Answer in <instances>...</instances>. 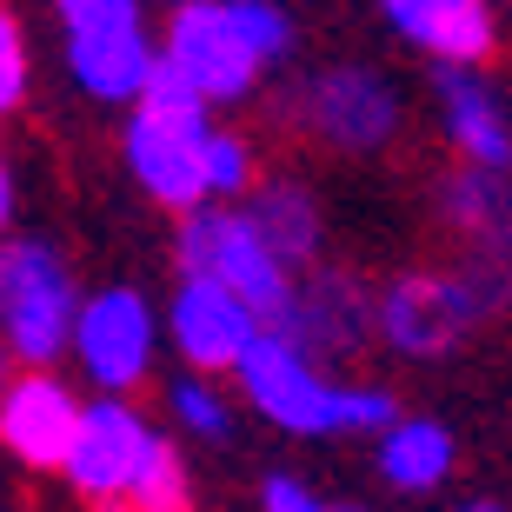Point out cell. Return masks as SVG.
<instances>
[{
    "instance_id": "6da1fadb",
    "label": "cell",
    "mask_w": 512,
    "mask_h": 512,
    "mask_svg": "<svg viewBox=\"0 0 512 512\" xmlns=\"http://www.w3.org/2000/svg\"><path fill=\"white\" fill-rule=\"evenodd\" d=\"M512 293L506 266H466V273H406L373 300V333L406 360H446L466 333Z\"/></svg>"
},
{
    "instance_id": "7a4b0ae2",
    "label": "cell",
    "mask_w": 512,
    "mask_h": 512,
    "mask_svg": "<svg viewBox=\"0 0 512 512\" xmlns=\"http://www.w3.org/2000/svg\"><path fill=\"white\" fill-rule=\"evenodd\" d=\"M173 260H180V280H207L220 293H233L240 306L260 313V326H280L286 306H293V266L266 247L253 220L240 207H200L180 220V240H173Z\"/></svg>"
},
{
    "instance_id": "3957f363",
    "label": "cell",
    "mask_w": 512,
    "mask_h": 512,
    "mask_svg": "<svg viewBox=\"0 0 512 512\" xmlns=\"http://www.w3.org/2000/svg\"><path fill=\"white\" fill-rule=\"evenodd\" d=\"M80 286L54 240H0V346L14 366H54L74 340Z\"/></svg>"
},
{
    "instance_id": "277c9868",
    "label": "cell",
    "mask_w": 512,
    "mask_h": 512,
    "mask_svg": "<svg viewBox=\"0 0 512 512\" xmlns=\"http://www.w3.org/2000/svg\"><path fill=\"white\" fill-rule=\"evenodd\" d=\"M54 20H60L67 74L80 80V94L107 100V107H133L153 54H160L140 0H54Z\"/></svg>"
},
{
    "instance_id": "5b68a950",
    "label": "cell",
    "mask_w": 512,
    "mask_h": 512,
    "mask_svg": "<svg viewBox=\"0 0 512 512\" xmlns=\"http://www.w3.org/2000/svg\"><path fill=\"white\" fill-rule=\"evenodd\" d=\"M233 380H240V399L280 433H306V439L340 433V380H326V366L273 326L247 346Z\"/></svg>"
},
{
    "instance_id": "8992f818",
    "label": "cell",
    "mask_w": 512,
    "mask_h": 512,
    "mask_svg": "<svg viewBox=\"0 0 512 512\" xmlns=\"http://www.w3.org/2000/svg\"><path fill=\"white\" fill-rule=\"evenodd\" d=\"M67 353H74L80 373L94 380V393L127 399L133 386H147V373H153V353H160V313H153V300L133 293V286H100V293L80 300Z\"/></svg>"
},
{
    "instance_id": "52a82bcc",
    "label": "cell",
    "mask_w": 512,
    "mask_h": 512,
    "mask_svg": "<svg viewBox=\"0 0 512 512\" xmlns=\"http://www.w3.org/2000/svg\"><path fill=\"white\" fill-rule=\"evenodd\" d=\"M160 60L187 80L207 107H240V100L260 94V60L240 40V27L227 20V0H187L173 7L167 34H160Z\"/></svg>"
},
{
    "instance_id": "ba28073f",
    "label": "cell",
    "mask_w": 512,
    "mask_h": 512,
    "mask_svg": "<svg viewBox=\"0 0 512 512\" xmlns=\"http://www.w3.org/2000/svg\"><path fill=\"white\" fill-rule=\"evenodd\" d=\"M300 120L313 127V140H326L340 153H380L399 133V120H406V100H399V87L380 67L353 60V67H320L306 80Z\"/></svg>"
},
{
    "instance_id": "9c48e42d",
    "label": "cell",
    "mask_w": 512,
    "mask_h": 512,
    "mask_svg": "<svg viewBox=\"0 0 512 512\" xmlns=\"http://www.w3.org/2000/svg\"><path fill=\"white\" fill-rule=\"evenodd\" d=\"M260 333H266L260 313L240 306L233 293H220V286H207V280H180L167 313H160V346H173L180 353V373H200V380L233 373Z\"/></svg>"
},
{
    "instance_id": "30bf717a",
    "label": "cell",
    "mask_w": 512,
    "mask_h": 512,
    "mask_svg": "<svg viewBox=\"0 0 512 512\" xmlns=\"http://www.w3.org/2000/svg\"><path fill=\"white\" fill-rule=\"evenodd\" d=\"M147 446H153V419L140 413L133 399L100 393V399L80 406V433H74V446H67V459H60V479H67L80 499L114 506V499H127L133 466H140Z\"/></svg>"
},
{
    "instance_id": "8fae6325",
    "label": "cell",
    "mask_w": 512,
    "mask_h": 512,
    "mask_svg": "<svg viewBox=\"0 0 512 512\" xmlns=\"http://www.w3.org/2000/svg\"><path fill=\"white\" fill-rule=\"evenodd\" d=\"M80 406L87 399L54 366H20L0 393V453L27 473H60V459L80 433Z\"/></svg>"
},
{
    "instance_id": "7c38bea8",
    "label": "cell",
    "mask_w": 512,
    "mask_h": 512,
    "mask_svg": "<svg viewBox=\"0 0 512 512\" xmlns=\"http://www.w3.org/2000/svg\"><path fill=\"white\" fill-rule=\"evenodd\" d=\"M207 127H173V120H147L133 114L127 133H120V160H127L133 187L147 193V200H160V207H173L180 220L200 207H213L207 200Z\"/></svg>"
},
{
    "instance_id": "4fadbf2b",
    "label": "cell",
    "mask_w": 512,
    "mask_h": 512,
    "mask_svg": "<svg viewBox=\"0 0 512 512\" xmlns=\"http://www.w3.org/2000/svg\"><path fill=\"white\" fill-rule=\"evenodd\" d=\"M433 107L439 133L453 140V153L479 173H512V114L493 94V80L479 67H439L433 74Z\"/></svg>"
},
{
    "instance_id": "5bb4252c",
    "label": "cell",
    "mask_w": 512,
    "mask_h": 512,
    "mask_svg": "<svg viewBox=\"0 0 512 512\" xmlns=\"http://www.w3.org/2000/svg\"><path fill=\"white\" fill-rule=\"evenodd\" d=\"M386 27L439 67H486L499 54L493 0H380Z\"/></svg>"
},
{
    "instance_id": "9a60e30c",
    "label": "cell",
    "mask_w": 512,
    "mask_h": 512,
    "mask_svg": "<svg viewBox=\"0 0 512 512\" xmlns=\"http://www.w3.org/2000/svg\"><path fill=\"white\" fill-rule=\"evenodd\" d=\"M273 333L306 346L313 360L320 353H360L366 333H373V300L346 273H320V280H306V286L293 280V306H286V320Z\"/></svg>"
},
{
    "instance_id": "2e32d148",
    "label": "cell",
    "mask_w": 512,
    "mask_h": 512,
    "mask_svg": "<svg viewBox=\"0 0 512 512\" xmlns=\"http://www.w3.org/2000/svg\"><path fill=\"white\" fill-rule=\"evenodd\" d=\"M240 213L253 220L266 247L280 253L286 266H306L320 260V240H326V220H320V200L300 187V180H260V187L240 200Z\"/></svg>"
},
{
    "instance_id": "e0dca14e",
    "label": "cell",
    "mask_w": 512,
    "mask_h": 512,
    "mask_svg": "<svg viewBox=\"0 0 512 512\" xmlns=\"http://www.w3.org/2000/svg\"><path fill=\"white\" fill-rule=\"evenodd\" d=\"M459 466V446L439 419H419V413H399V426L380 433V479L393 493H439Z\"/></svg>"
},
{
    "instance_id": "ac0fdd59",
    "label": "cell",
    "mask_w": 512,
    "mask_h": 512,
    "mask_svg": "<svg viewBox=\"0 0 512 512\" xmlns=\"http://www.w3.org/2000/svg\"><path fill=\"white\" fill-rule=\"evenodd\" d=\"M439 213L453 220L459 233H473L479 247H499V240H512V187L506 173H453V180H439Z\"/></svg>"
},
{
    "instance_id": "d6986e66",
    "label": "cell",
    "mask_w": 512,
    "mask_h": 512,
    "mask_svg": "<svg viewBox=\"0 0 512 512\" xmlns=\"http://www.w3.org/2000/svg\"><path fill=\"white\" fill-rule=\"evenodd\" d=\"M127 512H193V473H187V453L173 446L167 433H153V446L140 453L133 466V486L120 499Z\"/></svg>"
},
{
    "instance_id": "ffe728a7",
    "label": "cell",
    "mask_w": 512,
    "mask_h": 512,
    "mask_svg": "<svg viewBox=\"0 0 512 512\" xmlns=\"http://www.w3.org/2000/svg\"><path fill=\"white\" fill-rule=\"evenodd\" d=\"M167 413L187 439H207V446L233 439V399L213 380H200V373H180V380L167 386Z\"/></svg>"
},
{
    "instance_id": "44dd1931",
    "label": "cell",
    "mask_w": 512,
    "mask_h": 512,
    "mask_svg": "<svg viewBox=\"0 0 512 512\" xmlns=\"http://www.w3.org/2000/svg\"><path fill=\"white\" fill-rule=\"evenodd\" d=\"M227 20L240 27V40L253 47L260 67H273V60H286L300 47V20L286 14L280 0H227Z\"/></svg>"
},
{
    "instance_id": "7402d4cb",
    "label": "cell",
    "mask_w": 512,
    "mask_h": 512,
    "mask_svg": "<svg viewBox=\"0 0 512 512\" xmlns=\"http://www.w3.org/2000/svg\"><path fill=\"white\" fill-rule=\"evenodd\" d=\"M133 114H147V120H173V127H207L213 107H207L200 94H193V87H187L180 74H173L167 60L153 54L147 80H140V94H133Z\"/></svg>"
},
{
    "instance_id": "603a6c76",
    "label": "cell",
    "mask_w": 512,
    "mask_h": 512,
    "mask_svg": "<svg viewBox=\"0 0 512 512\" xmlns=\"http://www.w3.org/2000/svg\"><path fill=\"white\" fill-rule=\"evenodd\" d=\"M253 187H260V160H253V147L240 140V133L213 127V133H207V200H220V207H240Z\"/></svg>"
},
{
    "instance_id": "cb8c5ba5",
    "label": "cell",
    "mask_w": 512,
    "mask_h": 512,
    "mask_svg": "<svg viewBox=\"0 0 512 512\" xmlns=\"http://www.w3.org/2000/svg\"><path fill=\"white\" fill-rule=\"evenodd\" d=\"M27 80H34V54H27V34H20V20L0 7V120L20 114V100H27Z\"/></svg>"
},
{
    "instance_id": "d4e9b609",
    "label": "cell",
    "mask_w": 512,
    "mask_h": 512,
    "mask_svg": "<svg viewBox=\"0 0 512 512\" xmlns=\"http://www.w3.org/2000/svg\"><path fill=\"white\" fill-rule=\"evenodd\" d=\"M399 426V399L386 386H340V433H373Z\"/></svg>"
},
{
    "instance_id": "484cf974",
    "label": "cell",
    "mask_w": 512,
    "mask_h": 512,
    "mask_svg": "<svg viewBox=\"0 0 512 512\" xmlns=\"http://www.w3.org/2000/svg\"><path fill=\"white\" fill-rule=\"evenodd\" d=\"M260 512H326V499L293 473H266L260 479Z\"/></svg>"
},
{
    "instance_id": "4316f807",
    "label": "cell",
    "mask_w": 512,
    "mask_h": 512,
    "mask_svg": "<svg viewBox=\"0 0 512 512\" xmlns=\"http://www.w3.org/2000/svg\"><path fill=\"white\" fill-rule=\"evenodd\" d=\"M7 220H14V173L0 160V233H7Z\"/></svg>"
},
{
    "instance_id": "83f0119b",
    "label": "cell",
    "mask_w": 512,
    "mask_h": 512,
    "mask_svg": "<svg viewBox=\"0 0 512 512\" xmlns=\"http://www.w3.org/2000/svg\"><path fill=\"white\" fill-rule=\"evenodd\" d=\"M20 366H14V353H7V346H0V393H7V380H14Z\"/></svg>"
},
{
    "instance_id": "f1b7e54d",
    "label": "cell",
    "mask_w": 512,
    "mask_h": 512,
    "mask_svg": "<svg viewBox=\"0 0 512 512\" xmlns=\"http://www.w3.org/2000/svg\"><path fill=\"white\" fill-rule=\"evenodd\" d=\"M459 512H512V506H499V499H466Z\"/></svg>"
},
{
    "instance_id": "f546056e",
    "label": "cell",
    "mask_w": 512,
    "mask_h": 512,
    "mask_svg": "<svg viewBox=\"0 0 512 512\" xmlns=\"http://www.w3.org/2000/svg\"><path fill=\"white\" fill-rule=\"evenodd\" d=\"M326 512H360V506H326Z\"/></svg>"
},
{
    "instance_id": "4dcf8cb0",
    "label": "cell",
    "mask_w": 512,
    "mask_h": 512,
    "mask_svg": "<svg viewBox=\"0 0 512 512\" xmlns=\"http://www.w3.org/2000/svg\"><path fill=\"white\" fill-rule=\"evenodd\" d=\"M167 7H187V0H167Z\"/></svg>"
}]
</instances>
